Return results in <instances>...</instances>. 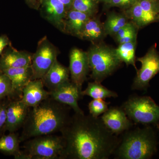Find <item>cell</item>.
Segmentation results:
<instances>
[{
  "label": "cell",
  "mask_w": 159,
  "mask_h": 159,
  "mask_svg": "<svg viewBox=\"0 0 159 159\" xmlns=\"http://www.w3.org/2000/svg\"><path fill=\"white\" fill-rule=\"evenodd\" d=\"M27 5L34 9H37L39 7V1L38 0H25Z\"/></svg>",
  "instance_id": "cell-34"
},
{
  "label": "cell",
  "mask_w": 159,
  "mask_h": 159,
  "mask_svg": "<svg viewBox=\"0 0 159 159\" xmlns=\"http://www.w3.org/2000/svg\"><path fill=\"white\" fill-rule=\"evenodd\" d=\"M8 104L9 103L0 102V134L5 131Z\"/></svg>",
  "instance_id": "cell-29"
},
{
  "label": "cell",
  "mask_w": 159,
  "mask_h": 159,
  "mask_svg": "<svg viewBox=\"0 0 159 159\" xmlns=\"http://www.w3.org/2000/svg\"><path fill=\"white\" fill-rule=\"evenodd\" d=\"M137 0H110L109 4L113 6L119 7H131Z\"/></svg>",
  "instance_id": "cell-30"
},
{
  "label": "cell",
  "mask_w": 159,
  "mask_h": 159,
  "mask_svg": "<svg viewBox=\"0 0 159 159\" xmlns=\"http://www.w3.org/2000/svg\"><path fill=\"white\" fill-rule=\"evenodd\" d=\"M110 103L106 102L104 99H93L88 105L90 114L93 117L98 118L108 109Z\"/></svg>",
  "instance_id": "cell-26"
},
{
  "label": "cell",
  "mask_w": 159,
  "mask_h": 159,
  "mask_svg": "<svg viewBox=\"0 0 159 159\" xmlns=\"http://www.w3.org/2000/svg\"><path fill=\"white\" fill-rule=\"evenodd\" d=\"M43 15L49 22L64 31V21L67 10L60 0H39Z\"/></svg>",
  "instance_id": "cell-12"
},
{
  "label": "cell",
  "mask_w": 159,
  "mask_h": 159,
  "mask_svg": "<svg viewBox=\"0 0 159 159\" xmlns=\"http://www.w3.org/2000/svg\"><path fill=\"white\" fill-rule=\"evenodd\" d=\"M96 2H105L107 3V4H109L110 1V0H96Z\"/></svg>",
  "instance_id": "cell-36"
},
{
  "label": "cell",
  "mask_w": 159,
  "mask_h": 159,
  "mask_svg": "<svg viewBox=\"0 0 159 159\" xmlns=\"http://www.w3.org/2000/svg\"><path fill=\"white\" fill-rule=\"evenodd\" d=\"M100 118L107 128L116 135L129 130L133 125L122 107H111Z\"/></svg>",
  "instance_id": "cell-11"
},
{
  "label": "cell",
  "mask_w": 159,
  "mask_h": 159,
  "mask_svg": "<svg viewBox=\"0 0 159 159\" xmlns=\"http://www.w3.org/2000/svg\"><path fill=\"white\" fill-rule=\"evenodd\" d=\"M134 29V27L132 24L130 23H127L115 34L117 41L124 37L126 34H128L129 32Z\"/></svg>",
  "instance_id": "cell-31"
},
{
  "label": "cell",
  "mask_w": 159,
  "mask_h": 159,
  "mask_svg": "<svg viewBox=\"0 0 159 159\" xmlns=\"http://www.w3.org/2000/svg\"><path fill=\"white\" fill-rule=\"evenodd\" d=\"M69 69L71 81L82 90L90 70L87 53L79 49H73L70 53Z\"/></svg>",
  "instance_id": "cell-10"
},
{
  "label": "cell",
  "mask_w": 159,
  "mask_h": 159,
  "mask_svg": "<svg viewBox=\"0 0 159 159\" xmlns=\"http://www.w3.org/2000/svg\"><path fill=\"white\" fill-rule=\"evenodd\" d=\"M82 91L76 84L69 80L50 92V97L57 102L68 106L76 113L84 114L78 103L80 99L83 97Z\"/></svg>",
  "instance_id": "cell-9"
},
{
  "label": "cell",
  "mask_w": 159,
  "mask_h": 159,
  "mask_svg": "<svg viewBox=\"0 0 159 159\" xmlns=\"http://www.w3.org/2000/svg\"><path fill=\"white\" fill-rule=\"evenodd\" d=\"M158 19H159V16H158Z\"/></svg>",
  "instance_id": "cell-38"
},
{
  "label": "cell",
  "mask_w": 159,
  "mask_h": 159,
  "mask_svg": "<svg viewBox=\"0 0 159 159\" xmlns=\"http://www.w3.org/2000/svg\"><path fill=\"white\" fill-rule=\"evenodd\" d=\"M29 108L21 99L9 102L7 107L5 131L13 133L22 127Z\"/></svg>",
  "instance_id": "cell-13"
},
{
  "label": "cell",
  "mask_w": 159,
  "mask_h": 159,
  "mask_svg": "<svg viewBox=\"0 0 159 159\" xmlns=\"http://www.w3.org/2000/svg\"><path fill=\"white\" fill-rule=\"evenodd\" d=\"M96 2V0H74L70 9L92 16L97 10Z\"/></svg>",
  "instance_id": "cell-25"
},
{
  "label": "cell",
  "mask_w": 159,
  "mask_h": 159,
  "mask_svg": "<svg viewBox=\"0 0 159 159\" xmlns=\"http://www.w3.org/2000/svg\"><path fill=\"white\" fill-rule=\"evenodd\" d=\"M57 49L47 37L40 41L36 52L32 56V80L42 79L57 59Z\"/></svg>",
  "instance_id": "cell-7"
},
{
  "label": "cell",
  "mask_w": 159,
  "mask_h": 159,
  "mask_svg": "<svg viewBox=\"0 0 159 159\" xmlns=\"http://www.w3.org/2000/svg\"><path fill=\"white\" fill-rule=\"evenodd\" d=\"M32 56L25 51L9 50L0 57V71L31 66Z\"/></svg>",
  "instance_id": "cell-17"
},
{
  "label": "cell",
  "mask_w": 159,
  "mask_h": 159,
  "mask_svg": "<svg viewBox=\"0 0 159 159\" xmlns=\"http://www.w3.org/2000/svg\"><path fill=\"white\" fill-rule=\"evenodd\" d=\"M157 144L155 132L147 125L126 132L114 154L117 159H150L156 153Z\"/></svg>",
  "instance_id": "cell-3"
},
{
  "label": "cell",
  "mask_w": 159,
  "mask_h": 159,
  "mask_svg": "<svg viewBox=\"0 0 159 159\" xmlns=\"http://www.w3.org/2000/svg\"><path fill=\"white\" fill-rule=\"evenodd\" d=\"M9 44L10 41L7 36L4 35L0 36V54H2L4 49Z\"/></svg>",
  "instance_id": "cell-33"
},
{
  "label": "cell",
  "mask_w": 159,
  "mask_h": 159,
  "mask_svg": "<svg viewBox=\"0 0 159 159\" xmlns=\"http://www.w3.org/2000/svg\"><path fill=\"white\" fill-rule=\"evenodd\" d=\"M70 108L50 97L38 105L29 107L20 141L24 142L34 137L60 132L70 118Z\"/></svg>",
  "instance_id": "cell-2"
},
{
  "label": "cell",
  "mask_w": 159,
  "mask_h": 159,
  "mask_svg": "<svg viewBox=\"0 0 159 159\" xmlns=\"http://www.w3.org/2000/svg\"><path fill=\"white\" fill-rule=\"evenodd\" d=\"M87 53L92 72L91 77L96 82H102L115 72L122 62L115 50L106 46H94Z\"/></svg>",
  "instance_id": "cell-5"
},
{
  "label": "cell",
  "mask_w": 159,
  "mask_h": 159,
  "mask_svg": "<svg viewBox=\"0 0 159 159\" xmlns=\"http://www.w3.org/2000/svg\"><path fill=\"white\" fill-rule=\"evenodd\" d=\"M66 6L67 11L70 9L72 3L74 0H60Z\"/></svg>",
  "instance_id": "cell-35"
},
{
  "label": "cell",
  "mask_w": 159,
  "mask_h": 159,
  "mask_svg": "<svg viewBox=\"0 0 159 159\" xmlns=\"http://www.w3.org/2000/svg\"><path fill=\"white\" fill-rule=\"evenodd\" d=\"M70 74L69 68L57 60L42 80L44 86L50 92L69 81Z\"/></svg>",
  "instance_id": "cell-15"
},
{
  "label": "cell",
  "mask_w": 159,
  "mask_h": 159,
  "mask_svg": "<svg viewBox=\"0 0 159 159\" xmlns=\"http://www.w3.org/2000/svg\"><path fill=\"white\" fill-rule=\"evenodd\" d=\"M13 95L11 80L8 76L0 71V101Z\"/></svg>",
  "instance_id": "cell-27"
},
{
  "label": "cell",
  "mask_w": 159,
  "mask_h": 159,
  "mask_svg": "<svg viewBox=\"0 0 159 159\" xmlns=\"http://www.w3.org/2000/svg\"><path fill=\"white\" fill-rule=\"evenodd\" d=\"M137 60L141 63L142 66L137 70L132 89L146 91L150 80L159 73V54L156 48L152 47L144 56L139 57Z\"/></svg>",
  "instance_id": "cell-8"
},
{
  "label": "cell",
  "mask_w": 159,
  "mask_h": 159,
  "mask_svg": "<svg viewBox=\"0 0 159 159\" xmlns=\"http://www.w3.org/2000/svg\"><path fill=\"white\" fill-rule=\"evenodd\" d=\"M82 95L83 96H89L93 99H105L118 97L116 93L108 89L102 85L100 83L96 81L89 83L86 89L82 91Z\"/></svg>",
  "instance_id": "cell-20"
},
{
  "label": "cell",
  "mask_w": 159,
  "mask_h": 159,
  "mask_svg": "<svg viewBox=\"0 0 159 159\" xmlns=\"http://www.w3.org/2000/svg\"><path fill=\"white\" fill-rule=\"evenodd\" d=\"M20 137L14 132L0 138V152L5 154L13 155L15 158L20 159L23 152L20 149Z\"/></svg>",
  "instance_id": "cell-19"
},
{
  "label": "cell",
  "mask_w": 159,
  "mask_h": 159,
  "mask_svg": "<svg viewBox=\"0 0 159 159\" xmlns=\"http://www.w3.org/2000/svg\"><path fill=\"white\" fill-rule=\"evenodd\" d=\"M136 39L137 31L136 29H134L129 32L124 37L118 40V42L119 44L124 43L136 40Z\"/></svg>",
  "instance_id": "cell-32"
},
{
  "label": "cell",
  "mask_w": 159,
  "mask_h": 159,
  "mask_svg": "<svg viewBox=\"0 0 159 159\" xmlns=\"http://www.w3.org/2000/svg\"><path fill=\"white\" fill-rule=\"evenodd\" d=\"M104 32L103 26H102L99 20L90 18L87 21L80 34V38L90 40H96L102 37Z\"/></svg>",
  "instance_id": "cell-22"
},
{
  "label": "cell",
  "mask_w": 159,
  "mask_h": 159,
  "mask_svg": "<svg viewBox=\"0 0 159 159\" xmlns=\"http://www.w3.org/2000/svg\"><path fill=\"white\" fill-rule=\"evenodd\" d=\"M128 118L137 124L157 125L159 106L149 97L132 96L122 106Z\"/></svg>",
  "instance_id": "cell-6"
},
{
  "label": "cell",
  "mask_w": 159,
  "mask_h": 159,
  "mask_svg": "<svg viewBox=\"0 0 159 159\" xmlns=\"http://www.w3.org/2000/svg\"><path fill=\"white\" fill-rule=\"evenodd\" d=\"M92 16L83 12L70 9L67 12L64 21V31L80 37L84 27Z\"/></svg>",
  "instance_id": "cell-18"
},
{
  "label": "cell",
  "mask_w": 159,
  "mask_h": 159,
  "mask_svg": "<svg viewBox=\"0 0 159 159\" xmlns=\"http://www.w3.org/2000/svg\"><path fill=\"white\" fill-rule=\"evenodd\" d=\"M127 23V20L124 16L117 14L110 15L103 26L104 32L115 35Z\"/></svg>",
  "instance_id": "cell-24"
},
{
  "label": "cell",
  "mask_w": 159,
  "mask_h": 159,
  "mask_svg": "<svg viewBox=\"0 0 159 159\" xmlns=\"http://www.w3.org/2000/svg\"><path fill=\"white\" fill-rule=\"evenodd\" d=\"M44 87L42 80H32L23 89L21 99L29 107L38 105L50 97V92Z\"/></svg>",
  "instance_id": "cell-14"
},
{
  "label": "cell",
  "mask_w": 159,
  "mask_h": 159,
  "mask_svg": "<svg viewBox=\"0 0 159 159\" xmlns=\"http://www.w3.org/2000/svg\"><path fill=\"white\" fill-rule=\"evenodd\" d=\"M129 14L137 25L140 27L146 26L155 21L158 19L144 11L138 3V0L136 2L131 6Z\"/></svg>",
  "instance_id": "cell-23"
},
{
  "label": "cell",
  "mask_w": 159,
  "mask_h": 159,
  "mask_svg": "<svg viewBox=\"0 0 159 159\" xmlns=\"http://www.w3.org/2000/svg\"><path fill=\"white\" fill-rule=\"evenodd\" d=\"M136 40L130 42L120 44L115 50L118 58L126 65H132L137 70L135 65V51Z\"/></svg>",
  "instance_id": "cell-21"
},
{
  "label": "cell",
  "mask_w": 159,
  "mask_h": 159,
  "mask_svg": "<svg viewBox=\"0 0 159 159\" xmlns=\"http://www.w3.org/2000/svg\"><path fill=\"white\" fill-rule=\"evenodd\" d=\"M2 72L11 80L13 93L21 94L25 87L32 80L33 72L31 66L18 68L3 70Z\"/></svg>",
  "instance_id": "cell-16"
},
{
  "label": "cell",
  "mask_w": 159,
  "mask_h": 159,
  "mask_svg": "<svg viewBox=\"0 0 159 159\" xmlns=\"http://www.w3.org/2000/svg\"><path fill=\"white\" fill-rule=\"evenodd\" d=\"M138 2L144 11L158 19L159 0H138Z\"/></svg>",
  "instance_id": "cell-28"
},
{
  "label": "cell",
  "mask_w": 159,
  "mask_h": 159,
  "mask_svg": "<svg viewBox=\"0 0 159 159\" xmlns=\"http://www.w3.org/2000/svg\"><path fill=\"white\" fill-rule=\"evenodd\" d=\"M157 128L159 130V123L157 124Z\"/></svg>",
  "instance_id": "cell-37"
},
{
  "label": "cell",
  "mask_w": 159,
  "mask_h": 159,
  "mask_svg": "<svg viewBox=\"0 0 159 159\" xmlns=\"http://www.w3.org/2000/svg\"><path fill=\"white\" fill-rule=\"evenodd\" d=\"M64 147L61 135L51 134L34 137L26 141L20 159H61Z\"/></svg>",
  "instance_id": "cell-4"
},
{
  "label": "cell",
  "mask_w": 159,
  "mask_h": 159,
  "mask_svg": "<svg viewBox=\"0 0 159 159\" xmlns=\"http://www.w3.org/2000/svg\"><path fill=\"white\" fill-rule=\"evenodd\" d=\"M65 147L61 159H107L120 141L101 118L76 113L60 131Z\"/></svg>",
  "instance_id": "cell-1"
}]
</instances>
